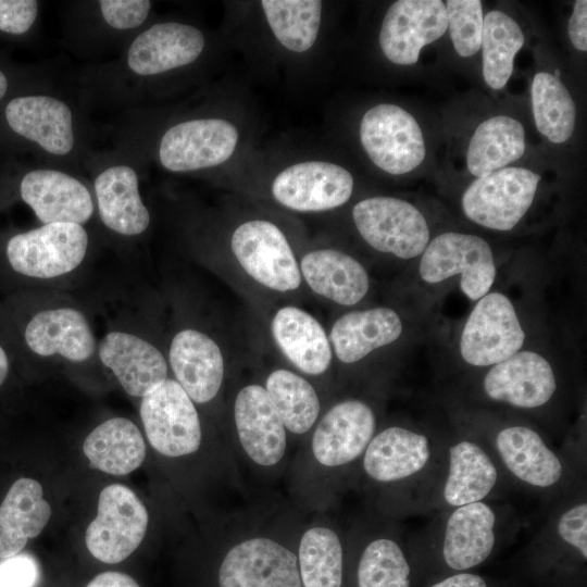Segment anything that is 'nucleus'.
I'll return each mask as SVG.
<instances>
[{"instance_id":"f257e3e1","label":"nucleus","mask_w":587,"mask_h":587,"mask_svg":"<svg viewBox=\"0 0 587 587\" xmlns=\"http://www.w3.org/2000/svg\"><path fill=\"white\" fill-rule=\"evenodd\" d=\"M88 247L85 228L74 223H50L13 235L4 257L15 274L48 279L74 271Z\"/></svg>"},{"instance_id":"f03ea898","label":"nucleus","mask_w":587,"mask_h":587,"mask_svg":"<svg viewBox=\"0 0 587 587\" xmlns=\"http://www.w3.org/2000/svg\"><path fill=\"white\" fill-rule=\"evenodd\" d=\"M419 273L428 284L460 275V288L472 301L489 292L497 275L489 243L471 234L447 232L428 242L421 254Z\"/></svg>"},{"instance_id":"7ed1b4c3","label":"nucleus","mask_w":587,"mask_h":587,"mask_svg":"<svg viewBox=\"0 0 587 587\" xmlns=\"http://www.w3.org/2000/svg\"><path fill=\"white\" fill-rule=\"evenodd\" d=\"M540 175L524 167H503L473 180L462 195L466 217L483 227L513 229L530 208Z\"/></svg>"},{"instance_id":"20e7f679","label":"nucleus","mask_w":587,"mask_h":587,"mask_svg":"<svg viewBox=\"0 0 587 587\" xmlns=\"http://www.w3.org/2000/svg\"><path fill=\"white\" fill-rule=\"evenodd\" d=\"M148 512L137 495L128 487L112 484L99 495L97 516L87 527L85 541L97 560L120 563L142 541Z\"/></svg>"},{"instance_id":"39448f33","label":"nucleus","mask_w":587,"mask_h":587,"mask_svg":"<svg viewBox=\"0 0 587 587\" xmlns=\"http://www.w3.org/2000/svg\"><path fill=\"white\" fill-rule=\"evenodd\" d=\"M352 216L362 238L380 252L409 260L421 255L429 242L426 218L402 199H364L354 205Z\"/></svg>"},{"instance_id":"423d86ee","label":"nucleus","mask_w":587,"mask_h":587,"mask_svg":"<svg viewBox=\"0 0 587 587\" xmlns=\"http://www.w3.org/2000/svg\"><path fill=\"white\" fill-rule=\"evenodd\" d=\"M360 139L372 162L392 175L415 170L426 154L419 123L395 104L382 103L367 110L360 124Z\"/></svg>"},{"instance_id":"0eeeda50","label":"nucleus","mask_w":587,"mask_h":587,"mask_svg":"<svg viewBox=\"0 0 587 587\" xmlns=\"http://www.w3.org/2000/svg\"><path fill=\"white\" fill-rule=\"evenodd\" d=\"M525 333L510 299L488 292L465 321L460 336L462 359L473 366H492L521 350Z\"/></svg>"},{"instance_id":"6e6552de","label":"nucleus","mask_w":587,"mask_h":587,"mask_svg":"<svg viewBox=\"0 0 587 587\" xmlns=\"http://www.w3.org/2000/svg\"><path fill=\"white\" fill-rule=\"evenodd\" d=\"M140 417L150 445L166 457L197 451L201 427L192 400L173 379H165L140 403Z\"/></svg>"},{"instance_id":"1a4fd4ad","label":"nucleus","mask_w":587,"mask_h":587,"mask_svg":"<svg viewBox=\"0 0 587 587\" xmlns=\"http://www.w3.org/2000/svg\"><path fill=\"white\" fill-rule=\"evenodd\" d=\"M232 249L243 270L260 284L278 291L300 285L291 248L273 223L257 220L241 224L233 234Z\"/></svg>"},{"instance_id":"9d476101","label":"nucleus","mask_w":587,"mask_h":587,"mask_svg":"<svg viewBox=\"0 0 587 587\" xmlns=\"http://www.w3.org/2000/svg\"><path fill=\"white\" fill-rule=\"evenodd\" d=\"M448 27L440 0H399L387 10L379 32L385 57L398 65L417 62L422 48L439 39Z\"/></svg>"},{"instance_id":"9b49d317","label":"nucleus","mask_w":587,"mask_h":587,"mask_svg":"<svg viewBox=\"0 0 587 587\" xmlns=\"http://www.w3.org/2000/svg\"><path fill=\"white\" fill-rule=\"evenodd\" d=\"M238 132L221 118H200L172 126L163 135L159 158L172 172H187L215 166L234 152Z\"/></svg>"},{"instance_id":"f8f14e48","label":"nucleus","mask_w":587,"mask_h":587,"mask_svg":"<svg viewBox=\"0 0 587 587\" xmlns=\"http://www.w3.org/2000/svg\"><path fill=\"white\" fill-rule=\"evenodd\" d=\"M220 587H302L298 559L270 538H251L233 547L218 571Z\"/></svg>"},{"instance_id":"ddd939ff","label":"nucleus","mask_w":587,"mask_h":587,"mask_svg":"<svg viewBox=\"0 0 587 587\" xmlns=\"http://www.w3.org/2000/svg\"><path fill=\"white\" fill-rule=\"evenodd\" d=\"M490 450L509 475L530 488L549 490L565 478L562 458L529 426L514 424L500 428Z\"/></svg>"},{"instance_id":"4468645a","label":"nucleus","mask_w":587,"mask_h":587,"mask_svg":"<svg viewBox=\"0 0 587 587\" xmlns=\"http://www.w3.org/2000/svg\"><path fill=\"white\" fill-rule=\"evenodd\" d=\"M353 177L345 167L323 161L291 165L273 182L272 191L283 205L297 211H324L346 203Z\"/></svg>"},{"instance_id":"2eb2a0df","label":"nucleus","mask_w":587,"mask_h":587,"mask_svg":"<svg viewBox=\"0 0 587 587\" xmlns=\"http://www.w3.org/2000/svg\"><path fill=\"white\" fill-rule=\"evenodd\" d=\"M483 390L492 401L519 409H537L552 399L557 378L541 354L520 350L487 371Z\"/></svg>"},{"instance_id":"dca6fc26","label":"nucleus","mask_w":587,"mask_h":587,"mask_svg":"<svg viewBox=\"0 0 587 587\" xmlns=\"http://www.w3.org/2000/svg\"><path fill=\"white\" fill-rule=\"evenodd\" d=\"M499 538V515L487 501L451 508L440 533L441 555L454 571L482 564Z\"/></svg>"},{"instance_id":"f3484780","label":"nucleus","mask_w":587,"mask_h":587,"mask_svg":"<svg viewBox=\"0 0 587 587\" xmlns=\"http://www.w3.org/2000/svg\"><path fill=\"white\" fill-rule=\"evenodd\" d=\"M435 449L422 432L390 426L373 436L363 455V469L378 483L417 480L430 467Z\"/></svg>"},{"instance_id":"a211bd4d","label":"nucleus","mask_w":587,"mask_h":587,"mask_svg":"<svg viewBox=\"0 0 587 587\" xmlns=\"http://www.w3.org/2000/svg\"><path fill=\"white\" fill-rule=\"evenodd\" d=\"M375 414L357 399L334 405L321 420L312 438V451L321 464L340 466L364 453L374 436Z\"/></svg>"},{"instance_id":"6ab92c4d","label":"nucleus","mask_w":587,"mask_h":587,"mask_svg":"<svg viewBox=\"0 0 587 587\" xmlns=\"http://www.w3.org/2000/svg\"><path fill=\"white\" fill-rule=\"evenodd\" d=\"M22 200L43 224L87 222L93 213L89 190L78 179L55 170H34L20 184Z\"/></svg>"},{"instance_id":"aec40b11","label":"nucleus","mask_w":587,"mask_h":587,"mask_svg":"<svg viewBox=\"0 0 587 587\" xmlns=\"http://www.w3.org/2000/svg\"><path fill=\"white\" fill-rule=\"evenodd\" d=\"M235 423L248 457L263 466L280 461L286 450V432L265 388L243 387L235 401Z\"/></svg>"},{"instance_id":"412c9836","label":"nucleus","mask_w":587,"mask_h":587,"mask_svg":"<svg viewBox=\"0 0 587 587\" xmlns=\"http://www.w3.org/2000/svg\"><path fill=\"white\" fill-rule=\"evenodd\" d=\"M203 48L204 37L198 28L176 22L159 23L135 38L127 64L138 75H155L193 62Z\"/></svg>"},{"instance_id":"4be33fe9","label":"nucleus","mask_w":587,"mask_h":587,"mask_svg":"<svg viewBox=\"0 0 587 587\" xmlns=\"http://www.w3.org/2000/svg\"><path fill=\"white\" fill-rule=\"evenodd\" d=\"M99 358L133 397H145L166 379L167 365L162 353L129 333L107 334L99 345Z\"/></svg>"},{"instance_id":"5701e85b","label":"nucleus","mask_w":587,"mask_h":587,"mask_svg":"<svg viewBox=\"0 0 587 587\" xmlns=\"http://www.w3.org/2000/svg\"><path fill=\"white\" fill-rule=\"evenodd\" d=\"M27 348L40 357L61 355L83 362L96 350L86 316L73 308L43 310L33 315L23 330Z\"/></svg>"},{"instance_id":"b1692460","label":"nucleus","mask_w":587,"mask_h":587,"mask_svg":"<svg viewBox=\"0 0 587 587\" xmlns=\"http://www.w3.org/2000/svg\"><path fill=\"white\" fill-rule=\"evenodd\" d=\"M5 118L13 132L38 143L51 154L64 155L73 149L72 112L67 104L57 98H14L5 107Z\"/></svg>"},{"instance_id":"393cba45","label":"nucleus","mask_w":587,"mask_h":587,"mask_svg":"<svg viewBox=\"0 0 587 587\" xmlns=\"http://www.w3.org/2000/svg\"><path fill=\"white\" fill-rule=\"evenodd\" d=\"M447 470L440 501L449 509L484 501L496 489L499 466L488 449L471 439H460L447 449Z\"/></svg>"},{"instance_id":"a878e982","label":"nucleus","mask_w":587,"mask_h":587,"mask_svg":"<svg viewBox=\"0 0 587 587\" xmlns=\"http://www.w3.org/2000/svg\"><path fill=\"white\" fill-rule=\"evenodd\" d=\"M170 363L176 382L198 403L212 400L224 376V361L216 342L195 329L175 335L170 347Z\"/></svg>"},{"instance_id":"bb28decb","label":"nucleus","mask_w":587,"mask_h":587,"mask_svg":"<svg viewBox=\"0 0 587 587\" xmlns=\"http://www.w3.org/2000/svg\"><path fill=\"white\" fill-rule=\"evenodd\" d=\"M51 516L41 485L29 477L18 478L0 505V558L17 555L28 539L37 537Z\"/></svg>"},{"instance_id":"cd10ccee","label":"nucleus","mask_w":587,"mask_h":587,"mask_svg":"<svg viewBox=\"0 0 587 587\" xmlns=\"http://www.w3.org/2000/svg\"><path fill=\"white\" fill-rule=\"evenodd\" d=\"M101 221L111 230L135 236L143 233L150 214L138 191L136 172L127 165L104 170L95 180Z\"/></svg>"},{"instance_id":"c85d7f7f","label":"nucleus","mask_w":587,"mask_h":587,"mask_svg":"<svg viewBox=\"0 0 587 587\" xmlns=\"http://www.w3.org/2000/svg\"><path fill=\"white\" fill-rule=\"evenodd\" d=\"M401 333V319L392 309L374 308L342 315L333 325L330 340L340 361L354 363L394 342Z\"/></svg>"},{"instance_id":"c756f323","label":"nucleus","mask_w":587,"mask_h":587,"mask_svg":"<svg viewBox=\"0 0 587 587\" xmlns=\"http://www.w3.org/2000/svg\"><path fill=\"white\" fill-rule=\"evenodd\" d=\"M301 270L308 285L316 294L339 304L358 303L370 287L363 265L339 250L309 252L301 261Z\"/></svg>"},{"instance_id":"7c9ffc66","label":"nucleus","mask_w":587,"mask_h":587,"mask_svg":"<svg viewBox=\"0 0 587 587\" xmlns=\"http://www.w3.org/2000/svg\"><path fill=\"white\" fill-rule=\"evenodd\" d=\"M276 342L285 355L302 372L324 373L332 360L327 336L321 324L296 307L278 310L272 322Z\"/></svg>"},{"instance_id":"2f4dec72","label":"nucleus","mask_w":587,"mask_h":587,"mask_svg":"<svg viewBox=\"0 0 587 587\" xmlns=\"http://www.w3.org/2000/svg\"><path fill=\"white\" fill-rule=\"evenodd\" d=\"M83 451L93 467L112 475H126L143 462L146 445L132 421L112 417L91 430L83 442Z\"/></svg>"},{"instance_id":"473e14b6","label":"nucleus","mask_w":587,"mask_h":587,"mask_svg":"<svg viewBox=\"0 0 587 587\" xmlns=\"http://www.w3.org/2000/svg\"><path fill=\"white\" fill-rule=\"evenodd\" d=\"M525 151V130L515 118L497 115L482 122L467 148L466 165L475 177L507 167Z\"/></svg>"},{"instance_id":"72a5a7b5","label":"nucleus","mask_w":587,"mask_h":587,"mask_svg":"<svg viewBox=\"0 0 587 587\" xmlns=\"http://www.w3.org/2000/svg\"><path fill=\"white\" fill-rule=\"evenodd\" d=\"M524 45V35L507 13L494 10L484 16L482 35L483 76L492 89L503 88L513 72L514 58Z\"/></svg>"},{"instance_id":"f704fd0d","label":"nucleus","mask_w":587,"mask_h":587,"mask_svg":"<svg viewBox=\"0 0 587 587\" xmlns=\"http://www.w3.org/2000/svg\"><path fill=\"white\" fill-rule=\"evenodd\" d=\"M532 110L538 132L553 143H563L573 135L575 102L555 75L538 72L532 82Z\"/></svg>"},{"instance_id":"c9c22d12","label":"nucleus","mask_w":587,"mask_h":587,"mask_svg":"<svg viewBox=\"0 0 587 587\" xmlns=\"http://www.w3.org/2000/svg\"><path fill=\"white\" fill-rule=\"evenodd\" d=\"M261 4L273 34L285 48L303 52L313 46L321 24V1L263 0Z\"/></svg>"},{"instance_id":"e433bc0d","label":"nucleus","mask_w":587,"mask_h":587,"mask_svg":"<svg viewBox=\"0 0 587 587\" xmlns=\"http://www.w3.org/2000/svg\"><path fill=\"white\" fill-rule=\"evenodd\" d=\"M265 389L284 426L291 433L303 434L312 427L320 412V401L304 378L277 370L267 377Z\"/></svg>"},{"instance_id":"4c0bfd02","label":"nucleus","mask_w":587,"mask_h":587,"mask_svg":"<svg viewBox=\"0 0 587 587\" xmlns=\"http://www.w3.org/2000/svg\"><path fill=\"white\" fill-rule=\"evenodd\" d=\"M299 574L303 587H340L342 547L330 528L308 529L299 546Z\"/></svg>"},{"instance_id":"58836bf2","label":"nucleus","mask_w":587,"mask_h":587,"mask_svg":"<svg viewBox=\"0 0 587 587\" xmlns=\"http://www.w3.org/2000/svg\"><path fill=\"white\" fill-rule=\"evenodd\" d=\"M410 565L400 545L388 537L372 540L358 566V587H409Z\"/></svg>"},{"instance_id":"ea45409f","label":"nucleus","mask_w":587,"mask_h":587,"mask_svg":"<svg viewBox=\"0 0 587 587\" xmlns=\"http://www.w3.org/2000/svg\"><path fill=\"white\" fill-rule=\"evenodd\" d=\"M451 41L460 57L469 58L480 49L484 14L479 0H448L445 3Z\"/></svg>"},{"instance_id":"a19ab883","label":"nucleus","mask_w":587,"mask_h":587,"mask_svg":"<svg viewBox=\"0 0 587 587\" xmlns=\"http://www.w3.org/2000/svg\"><path fill=\"white\" fill-rule=\"evenodd\" d=\"M99 5L104 21L116 29L138 27L151 9L148 0H101Z\"/></svg>"},{"instance_id":"79ce46f5","label":"nucleus","mask_w":587,"mask_h":587,"mask_svg":"<svg viewBox=\"0 0 587 587\" xmlns=\"http://www.w3.org/2000/svg\"><path fill=\"white\" fill-rule=\"evenodd\" d=\"M38 14L35 0H0V30L13 35L26 33Z\"/></svg>"},{"instance_id":"37998d69","label":"nucleus","mask_w":587,"mask_h":587,"mask_svg":"<svg viewBox=\"0 0 587 587\" xmlns=\"http://www.w3.org/2000/svg\"><path fill=\"white\" fill-rule=\"evenodd\" d=\"M38 579V564L28 554H17L0 562V587H34Z\"/></svg>"},{"instance_id":"c03bdc74","label":"nucleus","mask_w":587,"mask_h":587,"mask_svg":"<svg viewBox=\"0 0 587 587\" xmlns=\"http://www.w3.org/2000/svg\"><path fill=\"white\" fill-rule=\"evenodd\" d=\"M567 33L574 48L587 50V1L577 0L569 21Z\"/></svg>"},{"instance_id":"a18cd8bd","label":"nucleus","mask_w":587,"mask_h":587,"mask_svg":"<svg viewBox=\"0 0 587 587\" xmlns=\"http://www.w3.org/2000/svg\"><path fill=\"white\" fill-rule=\"evenodd\" d=\"M86 587H140L127 574L121 572H104L95 576Z\"/></svg>"},{"instance_id":"49530a36","label":"nucleus","mask_w":587,"mask_h":587,"mask_svg":"<svg viewBox=\"0 0 587 587\" xmlns=\"http://www.w3.org/2000/svg\"><path fill=\"white\" fill-rule=\"evenodd\" d=\"M432 587H487V584L476 574L459 573L434 584Z\"/></svg>"},{"instance_id":"de8ad7c7","label":"nucleus","mask_w":587,"mask_h":587,"mask_svg":"<svg viewBox=\"0 0 587 587\" xmlns=\"http://www.w3.org/2000/svg\"><path fill=\"white\" fill-rule=\"evenodd\" d=\"M10 372V359L7 350L0 344V387L5 383Z\"/></svg>"},{"instance_id":"09e8293b","label":"nucleus","mask_w":587,"mask_h":587,"mask_svg":"<svg viewBox=\"0 0 587 587\" xmlns=\"http://www.w3.org/2000/svg\"><path fill=\"white\" fill-rule=\"evenodd\" d=\"M8 90V79L4 73L0 70V100L4 97Z\"/></svg>"}]
</instances>
